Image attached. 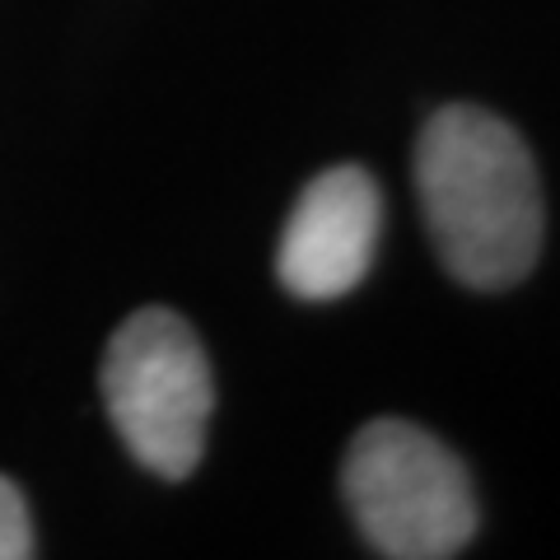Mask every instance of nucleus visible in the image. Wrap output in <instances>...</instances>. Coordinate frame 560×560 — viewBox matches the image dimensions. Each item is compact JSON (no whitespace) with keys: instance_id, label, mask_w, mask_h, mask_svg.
<instances>
[{"instance_id":"f257e3e1","label":"nucleus","mask_w":560,"mask_h":560,"mask_svg":"<svg viewBox=\"0 0 560 560\" xmlns=\"http://www.w3.org/2000/svg\"><path fill=\"white\" fill-rule=\"evenodd\" d=\"M416 191L453 280L504 290L537 267L547 210L537 164L510 121L471 103L440 108L416 145Z\"/></svg>"},{"instance_id":"f03ea898","label":"nucleus","mask_w":560,"mask_h":560,"mask_svg":"<svg viewBox=\"0 0 560 560\" xmlns=\"http://www.w3.org/2000/svg\"><path fill=\"white\" fill-rule=\"evenodd\" d=\"M98 388L117 440L140 467L164 481L197 471L215 411V378L183 313L136 308L103 350Z\"/></svg>"},{"instance_id":"7ed1b4c3","label":"nucleus","mask_w":560,"mask_h":560,"mask_svg":"<svg viewBox=\"0 0 560 560\" xmlns=\"http://www.w3.org/2000/svg\"><path fill=\"white\" fill-rule=\"evenodd\" d=\"M341 490L364 541L388 560H448L477 537L467 467L411 420H370L346 448Z\"/></svg>"},{"instance_id":"20e7f679","label":"nucleus","mask_w":560,"mask_h":560,"mask_svg":"<svg viewBox=\"0 0 560 560\" xmlns=\"http://www.w3.org/2000/svg\"><path fill=\"white\" fill-rule=\"evenodd\" d=\"M383 230L378 183L355 164L318 173L294 201L276 248V276L294 300L327 304L360 285L374 267Z\"/></svg>"},{"instance_id":"39448f33","label":"nucleus","mask_w":560,"mask_h":560,"mask_svg":"<svg viewBox=\"0 0 560 560\" xmlns=\"http://www.w3.org/2000/svg\"><path fill=\"white\" fill-rule=\"evenodd\" d=\"M28 556H33V518L24 490L10 477H0V560H28Z\"/></svg>"}]
</instances>
